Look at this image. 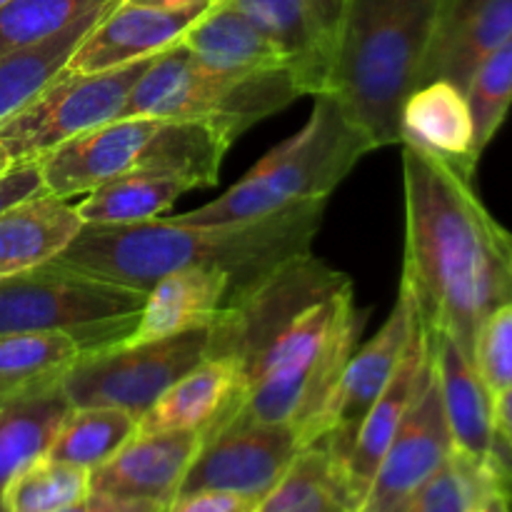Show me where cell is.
Listing matches in <instances>:
<instances>
[{
	"label": "cell",
	"mask_w": 512,
	"mask_h": 512,
	"mask_svg": "<svg viewBox=\"0 0 512 512\" xmlns=\"http://www.w3.org/2000/svg\"><path fill=\"white\" fill-rule=\"evenodd\" d=\"M105 3L110 0H8L0 5V58L43 43Z\"/></svg>",
	"instance_id": "1f68e13d"
},
{
	"label": "cell",
	"mask_w": 512,
	"mask_h": 512,
	"mask_svg": "<svg viewBox=\"0 0 512 512\" xmlns=\"http://www.w3.org/2000/svg\"><path fill=\"white\" fill-rule=\"evenodd\" d=\"M493 488H512L493 470L470 463L463 455L453 453L448 463L408 500L398 512H475L480 500Z\"/></svg>",
	"instance_id": "4dcf8cb0"
},
{
	"label": "cell",
	"mask_w": 512,
	"mask_h": 512,
	"mask_svg": "<svg viewBox=\"0 0 512 512\" xmlns=\"http://www.w3.org/2000/svg\"><path fill=\"white\" fill-rule=\"evenodd\" d=\"M283 48L303 95H323L350 0H228Z\"/></svg>",
	"instance_id": "9a60e30c"
},
{
	"label": "cell",
	"mask_w": 512,
	"mask_h": 512,
	"mask_svg": "<svg viewBox=\"0 0 512 512\" xmlns=\"http://www.w3.org/2000/svg\"><path fill=\"white\" fill-rule=\"evenodd\" d=\"M428 343L455 453L493 470L512 488V460L495 433L493 395L480 380L473 360L445 333H428Z\"/></svg>",
	"instance_id": "4fadbf2b"
},
{
	"label": "cell",
	"mask_w": 512,
	"mask_h": 512,
	"mask_svg": "<svg viewBox=\"0 0 512 512\" xmlns=\"http://www.w3.org/2000/svg\"><path fill=\"white\" fill-rule=\"evenodd\" d=\"M303 95L290 68L223 73L175 43L158 53L130 90L120 118L208 120L240 138Z\"/></svg>",
	"instance_id": "52a82bcc"
},
{
	"label": "cell",
	"mask_w": 512,
	"mask_h": 512,
	"mask_svg": "<svg viewBox=\"0 0 512 512\" xmlns=\"http://www.w3.org/2000/svg\"><path fill=\"white\" fill-rule=\"evenodd\" d=\"M5 3H8V0H0V5H5Z\"/></svg>",
	"instance_id": "7bdbcfd3"
},
{
	"label": "cell",
	"mask_w": 512,
	"mask_h": 512,
	"mask_svg": "<svg viewBox=\"0 0 512 512\" xmlns=\"http://www.w3.org/2000/svg\"><path fill=\"white\" fill-rule=\"evenodd\" d=\"M60 512H165V505L150 503V500L113 498V495L93 493L90 490L83 500H78V503Z\"/></svg>",
	"instance_id": "8d00e7d4"
},
{
	"label": "cell",
	"mask_w": 512,
	"mask_h": 512,
	"mask_svg": "<svg viewBox=\"0 0 512 512\" xmlns=\"http://www.w3.org/2000/svg\"><path fill=\"white\" fill-rule=\"evenodd\" d=\"M203 435L160 430L130 438L108 463L90 470V490L125 500H150L168 508L180 493Z\"/></svg>",
	"instance_id": "e0dca14e"
},
{
	"label": "cell",
	"mask_w": 512,
	"mask_h": 512,
	"mask_svg": "<svg viewBox=\"0 0 512 512\" xmlns=\"http://www.w3.org/2000/svg\"><path fill=\"white\" fill-rule=\"evenodd\" d=\"M405 265L400 285L428 333H445L473 360L475 335L512 303V233L463 178L403 145Z\"/></svg>",
	"instance_id": "7a4b0ae2"
},
{
	"label": "cell",
	"mask_w": 512,
	"mask_h": 512,
	"mask_svg": "<svg viewBox=\"0 0 512 512\" xmlns=\"http://www.w3.org/2000/svg\"><path fill=\"white\" fill-rule=\"evenodd\" d=\"M443 0H350L325 93L373 148L400 145V115L420 85Z\"/></svg>",
	"instance_id": "277c9868"
},
{
	"label": "cell",
	"mask_w": 512,
	"mask_h": 512,
	"mask_svg": "<svg viewBox=\"0 0 512 512\" xmlns=\"http://www.w3.org/2000/svg\"><path fill=\"white\" fill-rule=\"evenodd\" d=\"M113 3H118V0H110V3L88 10L78 20H73L68 28L50 35L43 43L15 50V53L0 58V123H5L20 108H25L40 90L48 88L63 73L80 40L113 8Z\"/></svg>",
	"instance_id": "484cf974"
},
{
	"label": "cell",
	"mask_w": 512,
	"mask_h": 512,
	"mask_svg": "<svg viewBox=\"0 0 512 512\" xmlns=\"http://www.w3.org/2000/svg\"><path fill=\"white\" fill-rule=\"evenodd\" d=\"M473 365L493 398L512 385V303L500 305L483 320L475 335Z\"/></svg>",
	"instance_id": "836d02e7"
},
{
	"label": "cell",
	"mask_w": 512,
	"mask_h": 512,
	"mask_svg": "<svg viewBox=\"0 0 512 512\" xmlns=\"http://www.w3.org/2000/svg\"><path fill=\"white\" fill-rule=\"evenodd\" d=\"M83 225L73 203L45 190L10 205L0 213V278L55 260Z\"/></svg>",
	"instance_id": "7402d4cb"
},
{
	"label": "cell",
	"mask_w": 512,
	"mask_h": 512,
	"mask_svg": "<svg viewBox=\"0 0 512 512\" xmlns=\"http://www.w3.org/2000/svg\"><path fill=\"white\" fill-rule=\"evenodd\" d=\"M158 118H115L50 150L38 160L45 193L70 200L118 175L135 173Z\"/></svg>",
	"instance_id": "2e32d148"
},
{
	"label": "cell",
	"mask_w": 512,
	"mask_h": 512,
	"mask_svg": "<svg viewBox=\"0 0 512 512\" xmlns=\"http://www.w3.org/2000/svg\"><path fill=\"white\" fill-rule=\"evenodd\" d=\"M43 175L38 163H15L13 168L0 175V213L10 205L43 193Z\"/></svg>",
	"instance_id": "d590c367"
},
{
	"label": "cell",
	"mask_w": 512,
	"mask_h": 512,
	"mask_svg": "<svg viewBox=\"0 0 512 512\" xmlns=\"http://www.w3.org/2000/svg\"><path fill=\"white\" fill-rule=\"evenodd\" d=\"M368 135L330 95H315L308 123L270 150L243 180L220 198L173 215L178 225L213 228L235 225L308 200H328L345 175L370 153Z\"/></svg>",
	"instance_id": "5b68a950"
},
{
	"label": "cell",
	"mask_w": 512,
	"mask_h": 512,
	"mask_svg": "<svg viewBox=\"0 0 512 512\" xmlns=\"http://www.w3.org/2000/svg\"><path fill=\"white\" fill-rule=\"evenodd\" d=\"M90 493V470L78 465L40 458L20 470L5 485L3 500L8 512H60Z\"/></svg>",
	"instance_id": "f546056e"
},
{
	"label": "cell",
	"mask_w": 512,
	"mask_h": 512,
	"mask_svg": "<svg viewBox=\"0 0 512 512\" xmlns=\"http://www.w3.org/2000/svg\"><path fill=\"white\" fill-rule=\"evenodd\" d=\"M0 512H8V510H5V505H3V500H0Z\"/></svg>",
	"instance_id": "b9f144b4"
},
{
	"label": "cell",
	"mask_w": 512,
	"mask_h": 512,
	"mask_svg": "<svg viewBox=\"0 0 512 512\" xmlns=\"http://www.w3.org/2000/svg\"><path fill=\"white\" fill-rule=\"evenodd\" d=\"M400 145L423 150L463 178L473 180L480 150L468 98L448 80H430L408 95L400 115Z\"/></svg>",
	"instance_id": "ffe728a7"
},
{
	"label": "cell",
	"mask_w": 512,
	"mask_h": 512,
	"mask_svg": "<svg viewBox=\"0 0 512 512\" xmlns=\"http://www.w3.org/2000/svg\"><path fill=\"white\" fill-rule=\"evenodd\" d=\"M260 500L253 495L228 493V490H195L183 493L165 512H255Z\"/></svg>",
	"instance_id": "e575fe53"
},
{
	"label": "cell",
	"mask_w": 512,
	"mask_h": 512,
	"mask_svg": "<svg viewBox=\"0 0 512 512\" xmlns=\"http://www.w3.org/2000/svg\"><path fill=\"white\" fill-rule=\"evenodd\" d=\"M453 453L438 380L430 370L423 390L405 415L388 453L380 460L378 473L358 512H398L448 463Z\"/></svg>",
	"instance_id": "7c38bea8"
},
{
	"label": "cell",
	"mask_w": 512,
	"mask_h": 512,
	"mask_svg": "<svg viewBox=\"0 0 512 512\" xmlns=\"http://www.w3.org/2000/svg\"><path fill=\"white\" fill-rule=\"evenodd\" d=\"M123 3H138V5H163V8H178V5H193V3H218V0H123Z\"/></svg>",
	"instance_id": "ab89813d"
},
{
	"label": "cell",
	"mask_w": 512,
	"mask_h": 512,
	"mask_svg": "<svg viewBox=\"0 0 512 512\" xmlns=\"http://www.w3.org/2000/svg\"><path fill=\"white\" fill-rule=\"evenodd\" d=\"M140 433V418L120 408H73L60 425L48 458L95 470L108 463L130 438Z\"/></svg>",
	"instance_id": "83f0119b"
},
{
	"label": "cell",
	"mask_w": 512,
	"mask_h": 512,
	"mask_svg": "<svg viewBox=\"0 0 512 512\" xmlns=\"http://www.w3.org/2000/svg\"><path fill=\"white\" fill-rule=\"evenodd\" d=\"M475 512H512V493L503 488H493L483 500H480Z\"/></svg>",
	"instance_id": "f35d334b"
},
{
	"label": "cell",
	"mask_w": 512,
	"mask_h": 512,
	"mask_svg": "<svg viewBox=\"0 0 512 512\" xmlns=\"http://www.w3.org/2000/svg\"><path fill=\"white\" fill-rule=\"evenodd\" d=\"M430 370H433V360H430L428 333H425L423 323H418L393 380L363 418L348 453L343 455V460H338L340 475H343L355 512L363 503L365 493H368L370 483L380 468V460L388 453L405 415L423 390Z\"/></svg>",
	"instance_id": "ac0fdd59"
},
{
	"label": "cell",
	"mask_w": 512,
	"mask_h": 512,
	"mask_svg": "<svg viewBox=\"0 0 512 512\" xmlns=\"http://www.w3.org/2000/svg\"><path fill=\"white\" fill-rule=\"evenodd\" d=\"M73 410L60 378L45 380L0 405V495L23 468L45 458Z\"/></svg>",
	"instance_id": "d4e9b609"
},
{
	"label": "cell",
	"mask_w": 512,
	"mask_h": 512,
	"mask_svg": "<svg viewBox=\"0 0 512 512\" xmlns=\"http://www.w3.org/2000/svg\"><path fill=\"white\" fill-rule=\"evenodd\" d=\"M348 275L305 253L235 298L210 325L208 358H230L243 375L233 408L265 423L295 425L305 448L360 333Z\"/></svg>",
	"instance_id": "6da1fadb"
},
{
	"label": "cell",
	"mask_w": 512,
	"mask_h": 512,
	"mask_svg": "<svg viewBox=\"0 0 512 512\" xmlns=\"http://www.w3.org/2000/svg\"><path fill=\"white\" fill-rule=\"evenodd\" d=\"M323 210L325 200H308L248 223L213 228L178 225L170 218L83 225L55 260L140 293L178 270H213L228 275L230 305L280 265L310 253Z\"/></svg>",
	"instance_id": "3957f363"
},
{
	"label": "cell",
	"mask_w": 512,
	"mask_h": 512,
	"mask_svg": "<svg viewBox=\"0 0 512 512\" xmlns=\"http://www.w3.org/2000/svg\"><path fill=\"white\" fill-rule=\"evenodd\" d=\"M188 185L155 173H125L90 190L75 210L85 225H130L163 218Z\"/></svg>",
	"instance_id": "4316f807"
},
{
	"label": "cell",
	"mask_w": 512,
	"mask_h": 512,
	"mask_svg": "<svg viewBox=\"0 0 512 512\" xmlns=\"http://www.w3.org/2000/svg\"><path fill=\"white\" fill-rule=\"evenodd\" d=\"M80 355L65 335H5L0 338V405L45 380L60 378Z\"/></svg>",
	"instance_id": "f1b7e54d"
},
{
	"label": "cell",
	"mask_w": 512,
	"mask_h": 512,
	"mask_svg": "<svg viewBox=\"0 0 512 512\" xmlns=\"http://www.w3.org/2000/svg\"><path fill=\"white\" fill-rule=\"evenodd\" d=\"M210 325L113 348L80 353L60 375L73 408H120L143 418L155 400L208 358Z\"/></svg>",
	"instance_id": "ba28073f"
},
{
	"label": "cell",
	"mask_w": 512,
	"mask_h": 512,
	"mask_svg": "<svg viewBox=\"0 0 512 512\" xmlns=\"http://www.w3.org/2000/svg\"><path fill=\"white\" fill-rule=\"evenodd\" d=\"M243 375L235 360L210 358L200 360L193 370L175 380L153 408L140 418L143 433L160 430H188L205 435L240 398Z\"/></svg>",
	"instance_id": "44dd1931"
},
{
	"label": "cell",
	"mask_w": 512,
	"mask_h": 512,
	"mask_svg": "<svg viewBox=\"0 0 512 512\" xmlns=\"http://www.w3.org/2000/svg\"><path fill=\"white\" fill-rule=\"evenodd\" d=\"M213 5L215 3H193L163 8V5H138L118 0L80 40L65 70L100 73V70L123 68L135 60L153 58L168 50L170 45L180 43V38Z\"/></svg>",
	"instance_id": "5bb4252c"
},
{
	"label": "cell",
	"mask_w": 512,
	"mask_h": 512,
	"mask_svg": "<svg viewBox=\"0 0 512 512\" xmlns=\"http://www.w3.org/2000/svg\"><path fill=\"white\" fill-rule=\"evenodd\" d=\"M153 58L100 73L63 70L25 108L0 123V145L13 163H38L58 145L120 118L130 90Z\"/></svg>",
	"instance_id": "9c48e42d"
},
{
	"label": "cell",
	"mask_w": 512,
	"mask_h": 512,
	"mask_svg": "<svg viewBox=\"0 0 512 512\" xmlns=\"http://www.w3.org/2000/svg\"><path fill=\"white\" fill-rule=\"evenodd\" d=\"M145 293L60 260L0 278V338L65 335L80 353L128 343Z\"/></svg>",
	"instance_id": "8992f818"
},
{
	"label": "cell",
	"mask_w": 512,
	"mask_h": 512,
	"mask_svg": "<svg viewBox=\"0 0 512 512\" xmlns=\"http://www.w3.org/2000/svg\"><path fill=\"white\" fill-rule=\"evenodd\" d=\"M512 35V0H443L420 85L448 80L465 93L475 68Z\"/></svg>",
	"instance_id": "d6986e66"
},
{
	"label": "cell",
	"mask_w": 512,
	"mask_h": 512,
	"mask_svg": "<svg viewBox=\"0 0 512 512\" xmlns=\"http://www.w3.org/2000/svg\"><path fill=\"white\" fill-rule=\"evenodd\" d=\"M180 45L200 63L223 73H263L288 68L283 48L228 0L215 3L180 38Z\"/></svg>",
	"instance_id": "cb8c5ba5"
},
{
	"label": "cell",
	"mask_w": 512,
	"mask_h": 512,
	"mask_svg": "<svg viewBox=\"0 0 512 512\" xmlns=\"http://www.w3.org/2000/svg\"><path fill=\"white\" fill-rule=\"evenodd\" d=\"M465 98L473 113L475 145L483 153L512 108V35L475 68Z\"/></svg>",
	"instance_id": "d6a6232c"
},
{
	"label": "cell",
	"mask_w": 512,
	"mask_h": 512,
	"mask_svg": "<svg viewBox=\"0 0 512 512\" xmlns=\"http://www.w3.org/2000/svg\"><path fill=\"white\" fill-rule=\"evenodd\" d=\"M13 160H10V155L8 153H5V148H3V145H0V175H3L5 173V170H10V168H13Z\"/></svg>",
	"instance_id": "60d3db41"
},
{
	"label": "cell",
	"mask_w": 512,
	"mask_h": 512,
	"mask_svg": "<svg viewBox=\"0 0 512 512\" xmlns=\"http://www.w3.org/2000/svg\"><path fill=\"white\" fill-rule=\"evenodd\" d=\"M303 448L295 425L265 423L230 408L203 435L178 495L228 490L263 500Z\"/></svg>",
	"instance_id": "30bf717a"
},
{
	"label": "cell",
	"mask_w": 512,
	"mask_h": 512,
	"mask_svg": "<svg viewBox=\"0 0 512 512\" xmlns=\"http://www.w3.org/2000/svg\"><path fill=\"white\" fill-rule=\"evenodd\" d=\"M230 300L228 275L213 270H178L145 293L138 325L128 343L168 338L213 325Z\"/></svg>",
	"instance_id": "603a6c76"
},
{
	"label": "cell",
	"mask_w": 512,
	"mask_h": 512,
	"mask_svg": "<svg viewBox=\"0 0 512 512\" xmlns=\"http://www.w3.org/2000/svg\"><path fill=\"white\" fill-rule=\"evenodd\" d=\"M493 420L500 445L512 460V385L493 398Z\"/></svg>",
	"instance_id": "74e56055"
},
{
	"label": "cell",
	"mask_w": 512,
	"mask_h": 512,
	"mask_svg": "<svg viewBox=\"0 0 512 512\" xmlns=\"http://www.w3.org/2000/svg\"><path fill=\"white\" fill-rule=\"evenodd\" d=\"M418 323L413 298L400 285L395 308L383 328L363 348H355L345 363L318 423V440L328 445L335 463L348 453L363 418L393 380Z\"/></svg>",
	"instance_id": "8fae6325"
}]
</instances>
